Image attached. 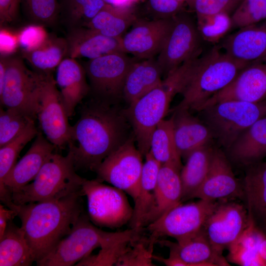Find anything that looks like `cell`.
<instances>
[{
	"mask_svg": "<svg viewBox=\"0 0 266 266\" xmlns=\"http://www.w3.org/2000/svg\"><path fill=\"white\" fill-rule=\"evenodd\" d=\"M142 156L134 145L133 137L128 138L96 168L97 179L123 190L135 203L140 189Z\"/></svg>",
	"mask_w": 266,
	"mask_h": 266,
	"instance_id": "8fae6325",
	"label": "cell"
},
{
	"mask_svg": "<svg viewBox=\"0 0 266 266\" xmlns=\"http://www.w3.org/2000/svg\"><path fill=\"white\" fill-rule=\"evenodd\" d=\"M258 252L260 258L266 265V235L265 234L259 244Z\"/></svg>",
	"mask_w": 266,
	"mask_h": 266,
	"instance_id": "f907efd6",
	"label": "cell"
},
{
	"mask_svg": "<svg viewBox=\"0 0 266 266\" xmlns=\"http://www.w3.org/2000/svg\"><path fill=\"white\" fill-rule=\"evenodd\" d=\"M149 151L162 165H172L181 170L183 166L175 142L172 117L158 124L151 136Z\"/></svg>",
	"mask_w": 266,
	"mask_h": 266,
	"instance_id": "e575fe53",
	"label": "cell"
},
{
	"mask_svg": "<svg viewBox=\"0 0 266 266\" xmlns=\"http://www.w3.org/2000/svg\"><path fill=\"white\" fill-rule=\"evenodd\" d=\"M121 37L107 36L84 27L69 30L66 37L67 57L92 60L115 52H124Z\"/></svg>",
	"mask_w": 266,
	"mask_h": 266,
	"instance_id": "603a6c76",
	"label": "cell"
},
{
	"mask_svg": "<svg viewBox=\"0 0 266 266\" xmlns=\"http://www.w3.org/2000/svg\"><path fill=\"white\" fill-rule=\"evenodd\" d=\"M142 228L107 232L97 228L83 212L69 233L46 256L36 262L38 266H71L90 255L96 248L108 247L140 234Z\"/></svg>",
	"mask_w": 266,
	"mask_h": 266,
	"instance_id": "8992f818",
	"label": "cell"
},
{
	"mask_svg": "<svg viewBox=\"0 0 266 266\" xmlns=\"http://www.w3.org/2000/svg\"><path fill=\"white\" fill-rule=\"evenodd\" d=\"M243 190L244 205L250 223L266 232V162L260 161L247 166Z\"/></svg>",
	"mask_w": 266,
	"mask_h": 266,
	"instance_id": "44dd1931",
	"label": "cell"
},
{
	"mask_svg": "<svg viewBox=\"0 0 266 266\" xmlns=\"http://www.w3.org/2000/svg\"><path fill=\"white\" fill-rule=\"evenodd\" d=\"M36 118L46 138L61 149L71 141V126L56 80L46 75L36 100Z\"/></svg>",
	"mask_w": 266,
	"mask_h": 266,
	"instance_id": "5bb4252c",
	"label": "cell"
},
{
	"mask_svg": "<svg viewBox=\"0 0 266 266\" xmlns=\"http://www.w3.org/2000/svg\"><path fill=\"white\" fill-rule=\"evenodd\" d=\"M221 41L219 47L235 59L266 63V19L240 28Z\"/></svg>",
	"mask_w": 266,
	"mask_h": 266,
	"instance_id": "d6986e66",
	"label": "cell"
},
{
	"mask_svg": "<svg viewBox=\"0 0 266 266\" xmlns=\"http://www.w3.org/2000/svg\"><path fill=\"white\" fill-rule=\"evenodd\" d=\"M82 191L62 199L30 202L14 203V210L21 222L34 261L46 256L67 236L83 212Z\"/></svg>",
	"mask_w": 266,
	"mask_h": 266,
	"instance_id": "7a4b0ae2",
	"label": "cell"
},
{
	"mask_svg": "<svg viewBox=\"0 0 266 266\" xmlns=\"http://www.w3.org/2000/svg\"><path fill=\"white\" fill-rule=\"evenodd\" d=\"M241 1L243 0H240Z\"/></svg>",
	"mask_w": 266,
	"mask_h": 266,
	"instance_id": "db71d44e",
	"label": "cell"
},
{
	"mask_svg": "<svg viewBox=\"0 0 266 266\" xmlns=\"http://www.w3.org/2000/svg\"><path fill=\"white\" fill-rule=\"evenodd\" d=\"M202 39L197 23L183 11L175 15L171 29L156 60L166 76L185 62L200 57Z\"/></svg>",
	"mask_w": 266,
	"mask_h": 266,
	"instance_id": "7c38bea8",
	"label": "cell"
},
{
	"mask_svg": "<svg viewBox=\"0 0 266 266\" xmlns=\"http://www.w3.org/2000/svg\"><path fill=\"white\" fill-rule=\"evenodd\" d=\"M126 132L125 118L111 103L95 99L83 105L68 145L76 170L95 171L129 138Z\"/></svg>",
	"mask_w": 266,
	"mask_h": 266,
	"instance_id": "6da1fadb",
	"label": "cell"
},
{
	"mask_svg": "<svg viewBox=\"0 0 266 266\" xmlns=\"http://www.w3.org/2000/svg\"><path fill=\"white\" fill-rule=\"evenodd\" d=\"M219 202L199 199L180 203L144 228L150 241L154 245L160 237L169 236L180 242L191 237L203 229Z\"/></svg>",
	"mask_w": 266,
	"mask_h": 266,
	"instance_id": "ba28073f",
	"label": "cell"
},
{
	"mask_svg": "<svg viewBox=\"0 0 266 266\" xmlns=\"http://www.w3.org/2000/svg\"><path fill=\"white\" fill-rule=\"evenodd\" d=\"M217 201L243 199V186L235 177L225 152L215 146L209 170L191 199Z\"/></svg>",
	"mask_w": 266,
	"mask_h": 266,
	"instance_id": "2e32d148",
	"label": "cell"
},
{
	"mask_svg": "<svg viewBox=\"0 0 266 266\" xmlns=\"http://www.w3.org/2000/svg\"><path fill=\"white\" fill-rule=\"evenodd\" d=\"M197 58L182 64L158 86L130 104L126 110L125 116L132 126L137 148L143 156L149 151L154 130L168 112L173 98L181 93Z\"/></svg>",
	"mask_w": 266,
	"mask_h": 266,
	"instance_id": "277c9868",
	"label": "cell"
},
{
	"mask_svg": "<svg viewBox=\"0 0 266 266\" xmlns=\"http://www.w3.org/2000/svg\"><path fill=\"white\" fill-rule=\"evenodd\" d=\"M180 171V169L172 165H162L157 183L154 205L144 219L142 228H145L181 203Z\"/></svg>",
	"mask_w": 266,
	"mask_h": 266,
	"instance_id": "4316f807",
	"label": "cell"
},
{
	"mask_svg": "<svg viewBox=\"0 0 266 266\" xmlns=\"http://www.w3.org/2000/svg\"><path fill=\"white\" fill-rule=\"evenodd\" d=\"M48 36L41 25L26 27L18 33L19 46L22 51L32 50L38 46Z\"/></svg>",
	"mask_w": 266,
	"mask_h": 266,
	"instance_id": "ee69618b",
	"label": "cell"
},
{
	"mask_svg": "<svg viewBox=\"0 0 266 266\" xmlns=\"http://www.w3.org/2000/svg\"><path fill=\"white\" fill-rule=\"evenodd\" d=\"M38 133L34 122H33L19 136L0 147V199L6 207L11 205L13 202L11 194L5 186V179L17 163L21 150L36 137Z\"/></svg>",
	"mask_w": 266,
	"mask_h": 266,
	"instance_id": "836d02e7",
	"label": "cell"
},
{
	"mask_svg": "<svg viewBox=\"0 0 266 266\" xmlns=\"http://www.w3.org/2000/svg\"><path fill=\"white\" fill-rule=\"evenodd\" d=\"M21 0H0V25L13 22L17 17Z\"/></svg>",
	"mask_w": 266,
	"mask_h": 266,
	"instance_id": "bcb514c9",
	"label": "cell"
},
{
	"mask_svg": "<svg viewBox=\"0 0 266 266\" xmlns=\"http://www.w3.org/2000/svg\"><path fill=\"white\" fill-rule=\"evenodd\" d=\"M215 146L207 145L195 150L186 158L180 171L182 201L191 199L204 181L209 169Z\"/></svg>",
	"mask_w": 266,
	"mask_h": 266,
	"instance_id": "f546056e",
	"label": "cell"
},
{
	"mask_svg": "<svg viewBox=\"0 0 266 266\" xmlns=\"http://www.w3.org/2000/svg\"><path fill=\"white\" fill-rule=\"evenodd\" d=\"M226 152L229 160L245 167L266 157V115L244 131Z\"/></svg>",
	"mask_w": 266,
	"mask_h": 266,
	"instance_id": "484cf974",
	"label": "cell"
},
{
	"mask_svg": "<svg viewBox=\"0 0 266 266\" xmlns=\"http://www.w3.org/2000/svg\"><path fill=\"white\" fill-rule=\"evenodd\" d=\"M56 148L38 132L29 149L17 162L5 179V186L11 195L12 192L26 186L34 179Z\"/></svg>",
	"mask_w": 266,
	"mask_h": 266,
	"instance_id": "ffe728a7",
	"label": "cell"
},
{
	"mask_svg": "<svg viewBox=\"0 0 266 266\" xmlns=\"http://www.w3.org/2000/svg\"><path fill=\"white\" fill-rule=\"evenodd\" d=\"M137 19L133 7L107 4L84 27L107 36L118 38Z\"/></svg>",
	"mask_w": 266,
	"mask_h": 266,
	"instance_id": "d6a6232c",
	"label": "cell"
},
{
	"mask_svg": "<svg viewBox=\"0 0 266 266\" xmlns=\"http://www.w3.org/2000/svg\"><path fill=\"white\" fill-rule=\"evenodd\" d=\"M162 71L154 58L136 60L127 75L123 91L131 104L158 86L162 82Z\"/></svg>",
	"mask_w": 266,
	"mask_h": 266,
	"instance_id": "83f0119b",
	"label": "cell"
},
{
	"mask_svg": "<svg viewBox=\"0 0 266 266\" xmlns=\"http://www.w3.org/2000/svg\"><path fill=\"white\" fill-rule=\"evenodd\" d=\"M82 192L87 200L88 216L96 226L116 229L130 223L133 207L123 190L97 179H85Z\"/></svg>",
	"mask_w": 266,
	"mask_h": 266,
	"instance_id": "9c48e42d",
	"label": "cell"
},
{
	"mask_svg": "<svg viewBox=\"0 0 266 266\" xmlns=\"http://www.w3.org/2000/svg\"><path fill=\"white\" fill-rule=\"evenodd\" d=\"M106 4L116 7L129 8L133 5L131 0H102Z\"/></svg>",
	"mask_w": 266,
	"mask_h": 266,
	"instance_id": "681fc988",
	"label": "cell"
},
{
	"mask_svg": "<svg viewBox=\"0 0 266 266\" xmlns=\"http://www.w3.org/2000/svg\"><path fill=\"white\" fill-rule=\"evenodd\" d=\"M68 54V44L66 38L49 36L37 47L22 51L23 57L35 69L44 75L52 74Z\"/></svg>",
	"mask_w": 266,
	"mask_h": 266,
	"instance_id": "4dcf8cb0",
	"label": "cell"
},
{
	"mask_svg": "<svg viewBox=\"0 0 266 266\" xmlns=\"http://www.w3.org/2000/svg\"><path fill=\"white\" fill-rule=\"evenodd\" d=\"M34 262L24 231L10 222L0 238V266H30Z\"/></svg>",
	"mask_w": 266,
	"mask_h": 266,
	"instance_id": "1f68e13d",
	"label": "cell"
},
{
	"mask_svg": "<svg viewBox=\"0 0 266 266\" xmlns=\"http://www.w3.org/2000/svg\"><path fill=\"white\" fill-rule=\"evenodd\" d=\"M241 2L240 0H194L192 10L195 11L197 17L220 13L231 14Z\"/></svg>",
	"mask_w": 266,
	"mask_h": 266,
	"instance_id": "b9f144b4",
	"label": "cell"
},
{
	"mask_svg": "<svg viewBox=\"0 0 266 266\" xmlns=\"http://www.w3.org/2000/svg\"><path fill=\"white\" fill-rule=\"evenodd\" d=\"M19 46L18 34H15L6 29L0 32V51L2 56L13 53Z\"/></svg>",
	"mask_w": 266,
	"mask_h": 266,
	"instance_id": "7dc6e473",
	"label": "cell"
},
{
	"mask_svg": "<svg viewBox=\"0 0 266 266\" xmlns=\"http://www.w3.org/2000/svg\"><path fill=\"white\" fill-rule=\"evenodd\" d=\"M34 120L19 111L9 108L4 109L0 105V147L19 136Z\"/></svg>",
	"mask_w": 266,
	"mask_h": 266,
	"instance_id": "74e56055",
	"label": "cell"
},
{
	"mask_svg": "<svg viewBox=\"0 0 266 266\" xmlns=\"http://www.w3.org/2000/svg\"><path fill=\"white\" fill-rule=\"evenodd\" d=\"M250 224L244 205L233 200H220L206 220L203 230L213 248L222 255Z\"/></svg>",
	"mask_w": 266,
	"mask_h": 266,
	"instance_id": "9a60e30c",
	"label": "cell"
},
{
	"mask_svg": "<svg viewBox=\"0 0 266 266\" xmlns=\"http://www.w3.org/2000/svg\"><path fill=\"white\" fill-rule=\"evenodd\" d=\"M228 260L231 263L242 266H263L257 251L244 247L234 242L229 248Z\"/></svg>",
	"mask_w": 266,
	"mask_h": 266,
	"instance_id": "7bdbcfd3",
	"label": "cell"
},
{
	"mask_svg": "<svg viewBox=\"0 0 266 266\" xmlns=\"http://www.w3.org/2000/svg\"><path fill=\"white\" fill-rule=\"evenodd\" d=\"M157 241L169 249V255L178 258L186 266H230L223 255L213 248L203 229L191 237L180 242Z\"/></svg>",
	"mask_w": 266,
	"mask_h": 266,
	"instance_id": "7402d4cb",
	"label": "cell"
},
{
	"mask_svg": "<svg viewBox=\"0 0 266 266\" xmlns=\"http://www.w3.org/2000/svg\"><path fill=\"white\" fill-rule=\"evenodd\" d=\"M86 76L84 67L75 59L67 57L57 67L55 80L68 118L90 91Z\"/></svg>",
	"mask_w": 266,
	"mask_h": 266,
	"instance_id": "d4e9b609",
	"label": "cell"
},
{
	"mask_svg": "<svg viewBox=\"0 0 266 266\" xmlns=\"http://www.w3.org/2000/svg\"><path fill=\"white\" fill-rule=\"evenodd\" d=\"M148 4L157 18L172 17L183 11L184 4L175 0H148Z\"/></svg>",
	"mask_w": 266,
	"mask_h": 266,
	"instance_id": "f6af8a7d",
	"label": "cell"
},
{
	"mask_svg": "<svg viewBox=\"0 0 266 266\" xmlns=\"http://www.w3.org/2000/svg\"><path fill=\"white\" fill-rule=\"evenodd\" d=\"M231 18L233 28L238 29L266 19V0H243Z\"/></svg>",
	"mask_w": 266,
	"mask_h": 266,
	"instance_id": "ab89813d",
	"label": "cell"
},
{
	"mask_svg": "<svg viewBox=\"0 0 266 266\" xmlns=\"http://www.w3.org/2000/svg\"><path fill=\"white\" fill-rule=\"evenodd\" d=\"M198 112L214 139L227 150L244 131L266 115V99L258 102L223 101L205 106Z\"/></svg>",
	"mask_w": 266,
	"mask_h": 266,
	"instance_id": "52a82bcc",
	"label": "cell"
},
{
	"mask_svg": "<svg viewBox=\"0 0 266 266\" xmlns=\"http://www.w3.org/2000/svg\"><path fill=\"white\" fill-rule=\"evenodd\" d=\"M173 17L152 20L137 19L121 37L123 51L138 60L153 58L161 51L171 29Z\"/></svg>",
	"mask_w": 266,
	"mask_h": 266,
	"instance_id": "e0dca14e",
	"label": "cell"
},
{
	"mask_svg": "<svg viewBox=\"0 0 266 266\" xmlns=\"http://www.w3.org/2000/svg\"><path fill=\"white\" fill-rule=\"evenodd\" d=\"M178 2L184 4L185 3H186L187 0H175Z\"/></svg>",
	"mask_w": 266,
	"mask_h": 266,
	"instance_id": "f5cc1de1",
	"label": "cell"
},
{
	"mask_svg": "<svg viewBox=\"0 0 266 266\" xmlns=\"http://www.w3.org/2000/svg\"><path fill=\"white\" fill-rule=\"evenodd\" d=\"M60 13L69 30L84 27L107 4L102 0H61Z\"/></svg>",
	"mask_w": 266,
	"mask_h": 266,
	"instance_id": "d590c367",
	"label": "cell"
},
{
	"mask_svg": "<svg viewBox=\"0 0 266 266\" xmlns=\"http://www.w3.org/2000/svg\"><path fill=\"white\" fill-rule=\"evenodd\" d=\"M194 0H187L186 3L191 9L192 10Z\"/></svg>",
	"mask_w": 266,
	"mask_h": 266,
	"instance_id": "816d5d0a",
	"label": "cell"
},
{
	"mask_svg": "<svg viewBox=\"0 0 266 266\" xmlns=\"http://www.w3.org/2000/svg\"><path fill=\"white\" fill-rule=\"evenodd\" d=\"M189 111H176L172 116L176 146L181 157L185 159L192 151L212 144L214 140L209 128Z\"/></svg>",
	"mask_w": 266,
	"mask_h": 266,
	"instance_id": "cb8c5ba5",
	"label": "cell"
},
{
	"mask_svg": "<svg viewBox=\"0 0 266 266\" xmlns=\"http://www.w3.org/2000/svg\"><path fill=\"white\" fill-rule=\"evenodd\" d=\"M251 64L233 58L215 46L195 61L181 92L182 99L171 111H198L203 104Z\"/></svg>",
	"mask_w": 266,
	"mask_h": 266,
	"instance_id": "3957f363",
	"label": "cell"
},
{
	"mask_svg": "<svg viewBox=\"0 0 266 266\" xmlns=\"http://www.w3.org/2000/svg\"><path fill=\"white\" fill-rule=\"evenodd\" d=\"M29 18L39 25H53L60 13L58 0H23Z\"/></svg>",
	"mask_w": 266,
	"mask_h": 266,
	"instance_id": "f35d334b",
	"label": "cell"
},
{
	"mask_svg": "<svg viewBox=\"0 0 266 266\" xmlns=\"http://www.w3.org/2000/svg\"><path fill=\"white\" fill-rule=\"evenodd\" d=\"M131 238L124 239L105 248L100 249L95 255H89L76 266H116L121 256L126 250L129 242L141 234Z\"/></svg>",
	"mask_w": 266,
	"mask_h": 266,
	"instance_id": "60d3db41",
	"label": "cell"
},
{
	"mask_svg": "<svg viewBox=\"0 0 266 266\" xmlns=\"http://www.w3.org/2000/svg\"><path fill=\"white\" fill-rule=\"evenodd\" d=\"M136 60L118 52L87 62L84 67L95 99L112 104L123 95L127 75Z\"/></svg>",
	"mask_w": 266,
	"mask_h": 266,
	"instance_id": "4fadbf2b",
	"label": "cell"
},
{
	"mask_svg": "<svg viewBox=\"0 0 266 266\" xmlns=\"http://www.w3.org/2000/svg\"><path fill=\"white\" fill-rule=\"evenodd\" d=\"M143 164L138 199L133 206V213L129 224L130 228H142V223L151 211L154 203L155 191L162 165L149 151Z\"/></svg>",
	"mask_w": 266,
	"mask_h": 266,
	"instance_id": "f1b7e54d",
	"label": "cell"
},
{
	"mask_svg": "<svg viewBox=\"0 0 266 266\" xmlns=\"http://www.w3.org/2000/svg\"><path fill=\"white\" fill-rule=\"evenodd\" d=\"M17 215L14 210L0 204V238L3 235L9 223Z\"/></svg>",
	"mask_w": 266,
	"mask_h": 266,
	"instance_id": "c3c4849f",
	"label": "cell"
},
{
	"mask_svg": "<svg viewBox=\"0 0 266 266\" xmlns=\"http://www.w3.org/2000/svg\"><path fill=\"white\" fill-rule=\"evenodd\" d=\"M196 23L203 41L214 44L222 40L233 28L231 15L227 13L197 17Z\"/></svg>",
	"mask_w": 266,
	"mask_h": 266,
	"instance_id": "8d00e7d4",
	"label": "cell"
},
{
	"mask_svg": "<svg viewBox=\"0 0 266 266\" xmlns=\"http://www.w3.org/2000/svg\"><path fill=\"white\" fill-rule=\"evenodd\" d=\"M46 75L30 70L20 58L7 57L4 83L0 91L1 106L35 119L37 96Z\"/></svg>",
	"mask_w": 266,
	"mask_h": 266,
	"instance_id": "30bf717a",
	"label": "cell"
},
{
	"mask_svg": "<svg viewBox=\"0 0 266 266\" xmlns=\"http://www.w3.org/2000/svg\"><path fill=\"white\" fill-rule=\"evenodd\" d=\"M266 99V63H252L243 68L229 85L208 99L199 111L223 101L258 102Z\"/></svg>",
	"mask_w": 266,
	"mask_h": 266,
	"instance_id": "ac0fdd59",
	"label": "cell"
},
{
	"mask_svg": "<svg viewBox=\"0 0 266 266\" xmlns=\"http://www.w3.org/2000/svg\"><path fill=\"white\" fill-rule=\"evenodd\" d=\"M72 153L65 156L53 153L34 179L12 193L17 205L56 200L82 191L85 178L76 172Z\"/></svg>",
	"mask_w": 266,
	"mask_h": 266,
	"instance_id": "5b68a950",
	"label": "cell"
}]
</instances>
